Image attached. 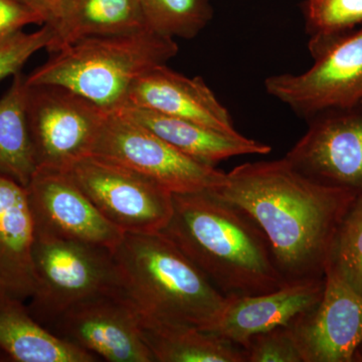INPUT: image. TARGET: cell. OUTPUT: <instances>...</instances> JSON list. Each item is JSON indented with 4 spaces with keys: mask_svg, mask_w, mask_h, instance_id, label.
<instances>
[{
    "mask_svg": "<svg viewBox=\"0 0 362 362\" xmlns=\"http://www.w3.org/2000/svg\"><path fill=\"white\" fill-rule=\"evenodd\" d=\"M211 192L263 230L285 283L324 278L333 238L357 197L309 180L285 157L237 166Z\"/></svg>",
    "mask_w": 362,
    "mask_h": 362,
    "instance_id": "cell-1",
    "label": "cell"
},
{
    "mask_svg": "<svg viewBox=\"0 0 362 362\" xmlns=\"http://www.w3.org/2000/svg\"><path fill=\"white\" fill-rule=\"evenodd\" d=\"M160 233L226 298L264 294L286 284L263 230L211 190L173 194V216Z\"/></svg>",
    "mask_w": 362,
    "mask_h": 362,
    "instance_id": "cell-2",
    "label": "cell"
},
{
    "mask_svg": "<svg viewBox=\"0 0 362 362\" xmlns=\"http://www.w3.org/2000/svg\"><path fill=\"white\" fill-rule=\"evenodd\" d=\"M113 256L141 318L206 331L218 322L226 297L161 233H125Z\"/></svg>",
    "mask_w": 362,
    "mask_h": 362,
    "instance_id": "cell-3",
    "label": "cell"
},
{
    "mask_svg": "<svg viewBox=\"0 0 362 362\" xmlns=\"http://www.w3.org/2000/svg\"><path fill=\"white\" fill-rule=\"evenodd\" d=\"M175 39L146 28L87 37L69 45L26 76L28 85H57L108 112L122 109L133 85L177 54Z\"/></svg>",
    "mask_w": 362,
    "mask_h": 362,
    "instance_id": "cell-4",
    "label": "cell"
},
{
    "mask_svg": "<svg viewBox=\"0 0 362 362\" xmlns=\"http://www.w3.org/2000/svg\"><path fill=\"white\" fill-rule=\"evenodd\" d=\"M33 259L37 288L28 307L45 328L71 305L123 290L113 252L107 247L35 235Z\"/></svg>",
    "mask_w": 362,
    "mask_h": 362,
    "instance_id": "cell-5",
    "label": "cell"
},
{
    "mask_svg": "<svg viewBox=\"0 0 362 362\" xmlns=\"http://www.w3.org/2000/svg\"><path fill=\"white\" fill-rule=\"evenodd\" d=\"M109 113L65 87L28 85L26 114L37 168L70 171L90 156Z\"/></svg>",
    "mask_w": 362,
    "mask_h": 362,
    "instance_id": "cell-6",
    "label": "cell"
},
{
    "mask_svg": "<svg viewBox=\"0 0 362 362\" xmlns=\"http://www.w3.org/2000/svg\"><path fill=\"white\" fill-rule=\"evenodd\" d=\"M90 156L137 171L173 194L221 187L226 173L190 158L121 112H110Z\"/></svg>",
    "mask_w": 362,
    "mask_h": 362,
    "instance_id": "cell-7",
    "label": "cell"
},
{
    "mask_svg": "<svg viewBox=\"0 0 362 362\" xmlns=\"http://www.w3.org/2000/svg\"><path fill=\"white\" fill-rule=\"evenodd\" d=\"M70 173L98 211L123 233H160L173 216V192L116 162L90 156Z\"/></svg>",
    "mask_w": 362,
    "mask_h": 362,
    "instance_id": "cell-8",
    "label": "cell"
},
{
    "mask_svg": "<svg viewBox=\"0 0 362 362\" xmlns=\"http://www.w3.org/2000/svg\"><path fill=\"white\" fill-rule=\"evenodd\" d=\"M301 74L267 78L266 92L310 120L362 101V26L331 42Z\"/></svg>",
    "mask_w": 362,
    "mask_h": 362,
    "instance_id": "cell-9",
    "label": "cell"
},
{
    "mask_svg": "<svg viewBox=\"0 0 362 362\" xmlns=\"http://www.w3.org/2000/svg\"><path fill=\"white\" fill-rule=\"evenodd\" d=\"M47 329L59 339L109 362H154L143 341L140 315L124 290L71 305Z\"/></svg>",
    "mask_w": 362,
    "mask_h": 362,
    "instance_id": "cell-10",
    "label": "cell"
},
{
    "mask_svg": "<svg viewBox=\"0 0 362 362\" xmlns=\"http://www.w3.org/2000/svg\"><path fill=\"white\" fill-rule=\"evenodd\" d=\"M308 122V130L285 158L309 180L361 194L362 101Z\"/></svg>",
    "mask_w": 362,
    "mask_h": 362,
    "instance_id": "cell-11",
    "label": "cell"
},
{
    "mask_svg": "<svg viewBox=\"0 0 362 362\" xmlns=\"http://www.w3.org/2000/svg\"><path fill=\"white\" fill-rule=\"evenodd\" d=\"M26 188L35 235L80 240L112 252L124 233L98 211L70 171L37 168Z\"/></svg>",
    "mask_w": 362,
    "mask_h": 362,
    "instance_id": "cell-12",
    "label": "cell"
},
{
    "mask_svg": "<svg viewBox=\"0 0 362 362\" xmlns=\"http://www.w3.org/2000/svg\"><path fill=\"white\" fill-rule=\"evenodd\" d=\"M289 326L303 362L354 361L362 344V296L326 270L320 301Z\"/></svg>",
    "mask_w": 362,
    "mask_h": 362,
    "instance_id": "cell-13",
    "label": "cell"
},
{
    "mask_svg": "<svg viewBox=\"0 0 362 362\" xmlns=\"http://www.w3.org/2000/svg\"><path fill=\"white\" fill-rule=\"evenodd\" d=\"M325 276L286 283L274 291L252 296L226 298L218 322L209 332L244 347L254 335L289 326L320 301Z\"/></svg>",
    "mask_w": 362,
    "mask_h": 362,
    "instance_id": "cell-14",
    "label": "cell"
},
{
    "mask_svg": "<svg viewBox=\"0 0 362 362\" xmlns=\"http://www.w3.org/2000/svg\"><path fill=\"white\" fill-rule=\"evenodd\" d=\"M126 106L177 117L226 134L240 133L228 109L204 78L185 77L168 65L156 66L142 76L130 90Z\"/></svg>",
    "mask_w": 362,
    "mask_h": 362,
    "instance_id": "cell-15",
    "label": "cell"
},
{
    "mask_svg": "<svg viewBox=\"0 0 362 362\" xmlns=\"http://www.w3.org/2000/svg\"><path fill=\"white\" fill-rule=\"evenodd\" d=\"M35 223L26 188L0 175V293L26 301L37 288Z\"/></svg>",
    "mask_w": 362,
    "mask_h": 362,
    "instance_id": "cell-16",
    "label": "cell"
},
{
    "mask_svg": "<svg viewBox=\"0 0 362 362\" xmlns=\"http://www.w3.org/2000/svg\"><path fill=\"white\" fill-rule=\"evenodd\" d=\"M47 51L54 54L78 40L149 28L139 0H54Z\"/></svg>",
    "mask_w": 362,
    "mask_h": 362,
    "instance_id": "cell-17",
    "label": "cell"
},
{
    "mask_svg": "<svg viewBox=\"0 0 362 362\" xmlns=\"http://www.w3.org/2000/svg\"><path fill=\"white\" fill-rule=\"evenodd\" d=\"M133 121L147 128L183 154L206 164L216 166L221 161L249 154H268L270 145L240 134H226L177 117L159 112L126 106L118 110Z\"/></svg>",
    "mask_w": 362,
    "mask_h": 362,
    "instance_id": "cell-18",
    "label": "cell"
},
{
    "mask_svg": "<svg viewBox=\"0 0 362 362\" xmlns=\"http://www.w3.org/2000/svg\"><path fill=\"white\" fill-rule=\"evenodd\" d=\"M0 358L13 362H95L33 318L25 301L0 293Z\"/></svg>",
    "mask_w": 362,
    "mask_h": 362,
    "instance_id": "cell-19",
    "label": "cell"
},
{
    "mask_svg": "<svg viewBox=\"0 0 362 362\" xmlns=\"http://www.w3.org/2000/svg\"><path fill=\"white\" fill-rule=\"evenodd\" d=\"M140 328L154 362H247L242 346L195 326L140 317Z\"/></svg>",
    "mask_w": 362,
    "mask_h": 362,
    "instance_id": "cell-20",
    "label": "cell"
},
{
    "mask_svg": "<svg viewBox=\"0 0 362 362\" xmlns=\"http://www.w3.org/2000/svg\"><path fill=\"white\" fill-rule=\"evenodd\" d=\"M26 76L18 73L0 98V175L28 187L37 169L28 114Z\"/></svg>",
    "mask_w": 362,
    "mask_h": 362,
    "instance_id": "cell-21",
    "label": "cell"
},
{
    "mask_svg": "<svg viewBox=\"0 0 362 362\" xmlns=\"http://www.w3.org/2000/svg\"><path fill=\"white\" fill-rule=\"evenodd\" d=\"M305 21L312 57L362 25V0H305Z\"/></svg>",
    "mask_w": 362,
    "mask_h": 362,
    "instance_id": "cell-22",
    "label": "cell"
},
{
    "mask_svg": "<svg viewBox=\"0 0 362 362\" xmlns=\"http://www.w3.org/2000/svg\"><path fill=\"white\" fill-rule=\"evenodd\" d=\"M150 28L166 37L194 39L213 16L209 0H139Z\"/></svg>",
    "mask_w": 362,
    "mask_h": 362,
    "instance_id": "cell-23",
    "label": "cell"
},
{
    "mask_svg": "<svg viewBox=\"0 0 362 362\" xmlns=\"http://www.w3.org/2000/svg\"><path fill=\"white\" fill-rule=\"evenodd\" d=\"M326 270L337 274L362 296V194L357 195L338 226Z\"/></svg>",
    "mask_w": 362,
    "mask_h": 362,
    "instance_id": "cell-24",
    "label": "cell"
},
{
    "mask_svg": "<svg viewBox=\"0 0 362 362\" xmlns=\"http://www.w3.org/2000/svg\"><path fill=\"white\" fill-rule=\"evenodd\" d=\"M247 362H303L290 326H281L254 335L243 347Z\"/></svg>",
    "mask_w": 362,
    "mask_h": 362,
    "instance_id": "cell-25",
    "label": "cell"
},
{
    "mask_svg": "<svg viewBox=\"0 0 362 362\" xmlns=\"http://www.w3.org/2000/svg\"><path fill=\"white\" fill-rule=\"evenodd\" d=\"M52 40V30L49 25H42L37 32H21L11 42L0 47V82L9 76L21 73L35 52L47 49Z\"/></svg>",
    "mask_w": 362,
    "mask_h": 362,
    "instance_id": "cell-26",
    "label": "cell"
},
{
    "mask_svg": "<svg viewBox=\"0 0 362 362\" xmlns=\"http://www.w3.org/2000/svg\"><path fill=\"white\" fill-rule=\"evenodd\" d=\"M28 25H45L44 18L20 0H0V47Z\"/></svg>",
    "mask_w": 362,
    "mask_h": 362,
    "instance_id": "cell-27",
    "label": "cell"
},
{
    "mask_svg": "<svg viewBox=\"0 0 362 362\" xmlns=\"http://www.w3.org/2000/svg\"><path fill=\"white\" fill-rule=\"evenodd\" d=\"M20 1L39 13L44 18L45 23L51 18L54 0H20Z\"/></svg>",
    "mask_w": 362,
    "mask_h": 362,
    "instance_id": "cell-28",
    "label": "cell"
},
{
    "mask_svg": "<svg viewBox=\"0 0 362 362\" xmlns=\"http://www.w3.org/2000/svg\"><path fill=\"white\" fill-rule=\"evenodd\" d=\"M354 361H362V344L361 346L357 349L356 356H354Z\"/></svg>",
    "mask_w": 362,
    "mask_h": 362,
    "instance_id": "cell-29",
    "label": "cell"
}]
</instances>
